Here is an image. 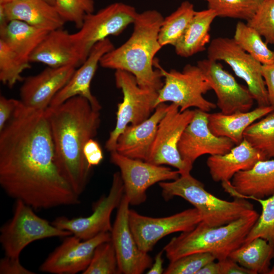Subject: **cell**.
Masks as SVG:
<instances>
[{
  "instance_id": "cell-1",
  "label": "cell",
  "mask_w": 274,
  "mask_h": 274,
  "mask_svg": "<svg viewBox=\"0 0 274 274\" xmlns=\"http://www.w3.org/2000/svg\"><path fill=\"white\" fill-rule=\"evenodd\" d=\"M0 185L36 210L80 203L56 164L45 111L27 109L20 100L0 131Z\"/></svg>"
},
{
  "instance_id": "cell-2",
  "label": "cell",
  "mask_w": 274,
  "mask_h": 274,
  "mask_svg": "<svg viewBox=\"0 0 274 274\" xmlns=\"http://www.w3.org/2000/svg\"><path fill=\"white\" fill-rule=\"evenodd\" d=\"M54 146L55 160L60 173L79 196L89 179L90 168L85 159V145L97 133L99 111L85 97L77 95L45 110Z\"/></svg>"
},
{
  "instance_id": "cell-3",
  "label": "cell",
  "mask_w": 274,
  "mask_h": 274,
  "mask_svg": "<svg viewBox=\"0 0 274 274\" xmlns=\"http://www.w3.org/2000/svg\"><path fill=\"white\" fill-rule=\"evenodd\" d=\"M163 18L155 10L138 13L129 38L106 53L100 59V66L129 72L140 87L158 91L163 85V77L158 69L154 68V62L162 47L158 35Z\"/></svg>"
},
{
  "instance_id": "cell-4",
  "label": "cell",
  "mask_w": 274,
  "mask_h": 274,
  "mask_svg": "<svg viewBox=\"0 0 274 274\" xmlns=\"http://www.w3.org/2000/svg\"><path fill=\"white\" fill-rule=\"evenodd\" d=\"M259 216L254 210L222 226H210L201 221L192 230L172 238L163 251L169 261L196 253H209L218 260L225 259L244 244Z\"/></svg>"
},
{
  "instance_id": "cell-5",
  "label": "cell",
  "mask_w": 274,
  "mask_h": 274,
  "mask_svg": "<svg viewBox=\"0 0 274 274\" xmlns=\"http://www.w3.org/2000/svg\"><path fill=\"white\" fill-rule=\"evenodd\" d=\"M159 185L165 200L175 196L183 198L197 210L202 221L210 226L229 224L254 210L253 204L245 198L235 197L227 201L218 198L190 174L180 175L171 182H161Z\"/></svg>"
},
{
  "instance_id": "cell-6",
  "label": "cell",
  "mask_w": 274,
  "mask_h": 274,
  "mask_svg": "<svg viewBox=\"0 0 274 274\" xmlns=\"http://www.w3.org/2000/svg\"><path fill=\"white\" fill-rule=\"evenodd\" d=\"M154 66L164 79L162 87L158 91L155 107L162 103L171 102L178 106L181 112L194 107L209 113L216 108V104L203 96L212 89L197 65L188 64L182 71L173 69L168 72L155 59Z\"/></svg>"
},
{
  "instance_id": "cell-7",
  "label": "cell",
  "mask_w": 274,
  "mask_h": 274,
  "mask_svg": "<svg viewBox=\"0 0 274 274\" xmlns=\"http://www.w3.org/2000/svg\"><path fill=\"white\" fill-rule=\"evenodd\" d=\"M33 209L22 201L16 200L12 218L0 229V242L6 256L18 258L23 250L33 242L73 235L40 217Z\"/></svg>"
},
{
  "instance_id": "cell-8",
  "label": "cell",
  "mask_w": 274,
  "mask_h": 274,
  "mask_svg": "<svg viewBox=\"0 0 274 274\" xmlns=\"http://www.w3.org/2000/svg\"><path fill=\"white\" fill-rule=\"evenodd\" d=\"M138 14L133 6L117 2L96 13L86 15L79 30L71 33L72 41L82 63L96 43L110 36L120 34L129 25L133 23Z\"/></svg>"
},
{
  "instance_id": "cell-9",
  "label": "cell",
  "mask_w": 274,
  "mask_h": 274,
  "mask_svg": "<svg viewBox=\"0 0 274 274\" xmlns=\"http://www.w3.org/2000/svg\"><path fill=\"white\" fill-rule=\"evenodd\" d=\"M115 80L123 100L118 104L116 125L106 143L110 152L115 151L118 138L128 125L140 124L151 116L158 95L157 91L140 87L135 77L126 71L116 70Z\"/></svg>"
},
{
  "instance_id": "cell-10",
  "label": "cell",
  "mask_w": 274,
  "mask_h": 274,
  "mask_svg": "<svg viewBox=\"0 0 274 274\" xmlns=\"http://www.w3.org/2000/svg\"><path fill=\"white\" fill-rule=\"evenodd\" d=\"M194 110L180 111L177 105H169L159 122L147 162L156 165H168L177 169L180 175L190 174L192 166L181 158L178 150L181 136L194 115Z\"/></svg>"
},
{
  "instance_id": "cell-11",
  "label": "cell",
  "mask_w": 274,
  "mask_h": 274,
  "mask_svg": "<svg viewBox=\"0 0 274 274\" xmlns=\"http://www.w3.org/2000/svg\"><path fill=\"white\" fill-rule=\"evenodd\" d=\"M208 58L223 61L243 79L259 107L269 106L262 73V64L241 48L233 38L213 39L207 48Z\"/></svg>"
},
{
  "instance_id": "cell-12",
  "label": "cell",
  "mask_w": 274,
  "mask_h": 274,
  "mask_svg": "<svg viewBox=\"0 0 274 274\" xmlns=\"http://www.w3.org/2000/svg\"><path fill=\"white\" fill-rule=\"evenodd\" d=\"M111 162L118 166L123 183L124 194L130 204L139 205L147 199L146 191L153 185L168 180H175L180 176L162 165L123 156L116 151L111 152Z\"/></svg>"
},
{
  "instance_id": "cell-13",
  "label": "cell",
  "mask_w": 274,
  "mask_h": 274,
  "mask_svg": "<svg viewBox=\"0 0 274 274\" xmlns=\"http://www.w3.org/2000/svg\"><path fill=\"white\" fill-rule=\"evenodd\" d=\"M129 226L140 250L148 253L163 237L177 232L193 229L202 221L199 213L195 208L161 218L143 216L129 210Z\"/></svg>"
},
{
  "instance_id": "cell-14",
  "label": "cell",
  "mask_w": 274,
  "mask_h": 274,
  "mask_svg": "<svg viewBox=\"0 0 274 274\" xmlns=\"http://www.w3.org/2000/svg\"><path fill=\"white\" fill-rule=\"evenodd\" d=\"M124 193L123 183L120 172L113 175L109 194L102 196L93 207L92 213L86 217L70 219L64 216L56 218L51 223L62 230L71 232L82 241L112 229L111 216L118 207Z\"/></svg>"
},
{
  "instance_id": "cell-15",
  "label": "cell",
  "mask_w": 274,
  "mask_h": 274,
  "mask_svg": "<svg viewBox=\"0 0 274 274\" xmlns=\"http://www.w3.org/2000/svg\"><path fill=\"white\" fill-rule=\"evenodd\" d=\"M193 119L184 130L178 144L182 159L193 167L200 156L224 154L235 145L228 138L213 134L209 126V113L196 109Z\"/></svg>"
},
{
  "instance_id": "cell-16",
  "label": "cell",
  "mask_w": 274,
  "mask_h": 274,
  "mask_svg": "<svg viewBox=\"0 0 274 274\" xmlns=\"http://www.w3.org/2000/svg\"><path fill=\"white\" fill-rule=\"evenodd\" d=\"M111 240L110 232H102L83 241L74 235L66 236L42 263L40 270L53 274L83 272L88 266L96 248Z\"/></svg>"
},
{
  "instance_id": "cell-17",
  "label": "cell",
  "mask_w": 274,
  "mask_h": 274,
  "mask_svg": "<svg viewBox=\"0 0 274 274\" xmlns=\"http://www.w3.org/2000/svg\"><path fill=\"white\" fill-rule=\"evenodd\" d=\"M197 65L207 78L217 96V106L222 113L229 114L250 111L254 101L248 87L239 84L218 61L207 58Z\"/></svg>"
},
{
  "instance_id": "cell-18",
  "label": "cell",
  "mask_w": 274,
  "mask_h": 274,
  "mask_svg": "<svg viewBox=\"0 0 274 274\" xmlns=\"http://www.w3.org/2000/svg\"><path fill=\"white\" fill-rule=\"evenodd\" d=\"M129 202L125 194L118 206L111 231L120 273L141 274L152 265L148 253L139 248L131 232L128 219Z\"/></svg>"
},
{
  "instance_id": "cell-19",
  "label": "cell",
  "mask_w": 274,
  "mask_h": 274,
  "mask_svg": "<svg viewBox=\"0 0 274 274\" xmlns=\"http://www.w3.org/2000/svg\"><path fill=\"white\" fill-rule=\"evenodd\" d=\"M76 69L72 65L48 66L37 75L27 77L20 89V101L27 109L45 111L55 95L70 80Z\"/></svg>"
},
{
  "instance_id": "cell-20",
  "label": "cell",
  "mask_w": 274,
  "mask_h": 274,
  "mask_svg": "<svg viewBox=\"0 0 274 274\" xmlns=\"http://www.w3.org/2000/svg\"><path fill=\"white\" fill-rule=\"evenodd\" d=\"M114 48L108 38L96 43L86 59L76 69L68 82L53 97L49 107L58 106L74 96L80 95L86 98L94 109L100 111L101 105L91 93L90 84L100 59Z\"/></svg>"
},
{
  "instance_id": "cell-21",
  "label": "cell",
  "mask_w": 274,
  "mask_h": 274,
  "mask_svg": "<svg viewBox=\"0 0 274 274\" xmlns=\"http://www.w3.org/2000/svg\"><path fill=\"white\" fill-rule=\"evenodd\" d=\"M225 191L235 197L263 199L274 194V159L261 160L242 170L231 181L222 182Z\"/></svg>"
},
{
  "instance_id": "cell-22",
  "label": "cell",
  "mask_w": 274,
  "mask_h": 274,
  "mask_svg": "<svg viewBox=\"0 0 274 274\" xmlns=\"http://www.w3.org/2000/svg\"><path fill=\"white\" fill-rule=\"evenodd\" d=\"M168 107L165 103L160 104L148 119L138 125H128L119 136L115 151L126 157L147 161L158 124Z\"/></svg>"
},
{
  "instance_id": "cell-23",
  "label": "cell",
  "mask_w": 274,
  "mask_h": 274,
  "mask_svg": "<svg viewBox=\"0 0 274 274\" xmlns=\"http://www.w3.org/2000/svg\"><path fill=\"white\" fill-rule=\"evenodd\" d=\"M30 62L42 63L52 67L82 64L71 33L62 28L50 31L31 54Z\"/></svg>"
},
{
  "instance_id": "cell-24",
  "label": "cell",
  "mask_w": 274,
  "mask_h": 274,
  "mask_svg": "<svg viewBox=\"0 0 274 274\" xmlns=\"http://www.w3.org/2000/svg\"><path fill=\"white\" fill-rule=\"evenodd\" d=\"M265 159L262 153L244 139L226 153L210 155L206 162L213 180L222 183L230 181L237 173L250 169Z\"/></svg>"
},
{
  "instance_id": "cell-25",
  "label": "cell",
  "mask_w": 274,
  "mask_h": 274,
  "mask_svg": "<svg viewBox=\"0 0 274 274\" xmlns=\"http://www.w3.org/2000/svg\"><path fill=\"white\" fill-rule=\"evenodd\" d=\"M1 5L9 22L19 20L48 31L62 28L65 22L55 7L43 0H13Z\"/></svg>"
},
{
  "instance_id": "cell-26",
  "label": "cell",
  "mask_w": 274,
  "mask_h": 274,
  "mask_svg": "<svg viewBox=\"0 0 274 274\" xmlns=\"http://www.w3.org/2000/svg\"><path fill=\"white\" fill-rule=\"evenodd\" d=\"M273 110L272 107L268 106H258L245 112L209 113V126L213 134L228 138L236 145L244 140V133L250 125Z\"/></svg>"
},
{
  "instance_id": "cell-27",
  "label": "cell",
  "mask_w": 274,
  "mask_h": 274,
  "mask_svg": "<svg viewBox=\"0 0 274 274\" xmlns=\"http://www.w3.org/2000/svg\"><path fill=\"white\" fill-rule=\"evenodd\" d=\"M215 12L210 9L195 11L184 33L175 45L177 54L188 57L206 50L210 41L211 25L217 17Z\"/></svg>"
},
{
  "instance_id": "cell-28",
  "label": "cell",
  "mask_w": 274,
  "mask_h": 274,
  "mask_svg": "<svg viewBox=\"0 0 274 274\" xmlns=\"http://www.w3.org/2000/svg\"><path fill=\"white\" fill-rule=\"evenodd\" d=\"M49 32L21 21L13 20L0 27V40L22 60L30 63L31 54Z\"/></svg>"
},
{
  "instance_id": "cell-29",
  "label": "cell",
  "mask_w": 274,
  "mask_h": 274,
  "mask_svg": "<svg viewBox=\"0 0 274 274\" xmlns=\"http://www.w3.org/2000/svg\"><path fill=\"white\" fill-rule=\"evenodd\" d=\"M228 257L253 274H268L270 262L274 259V245L256 237L234 250Z\"/></svg>"
},
{
  "instance_id": "cell-30",
  "label": "cell",
  "mask_w": 274,
  "mask_h": 274,
  "mask_svg": "<svg viewBox=\"0 0 274 274\" xmlns=\"http://www.w3.org/2000/svg\"><path fill=\"white\" fill-rule=\"evenodd\" d=\"M233 39L241 48L262 65L274 63V51L268 48L260 35L247 23L239 21L236 24Z\"/></svg>"
},
{
  "instance_id": "cell-31",
  "label": "cell",
  "mask_w": 274,
  "mask_h": 274,
  "mask_svg": "<svg viewBox=\"0 0 274 274\" xmlns=\"http://www.w3.org/2000/svg\"><path fill=\"white\" fill-rule=\"evenodd\" d=\"M194 6L188 1L182 2L172 14L163 18L158 40L162 47L175 46L184 33L195 12Z\"/></svg>"
},
{
  "instance_id": "cell-32",
  "label": "cell",
  "mask_w": 274,
  "mask_h": 274,
  "mask_svg": "<svg viewBox=\"0 0 274 274\" xmlns=\"http://www.w3.org/2000/svg\"><path fill=\"white\" fill-rule=\"evenodd\" d=\"M243 136L266 159H274V110L250 125Z\"/></svg>"
},
{
  "instance_id": "cell-33",
  "label": "cell",
  "mask_w": 274,
  "mask_h": 274,
  "mask_svg": "<svg viewBox=\"0 0 274 274\" xmlns=\"http://www.w3.org/2000/svg\"><path fill=\"white\" fill-rule=\"evenodd\" d=\"M208 9L217 17L241 19L247 22L255 14L264 0H204Z\"/></svg>"
},
{
  "instance_id": "cell-34",
  "label": "cell",
  "mask_w": 274,
  "mask_h": 274,
  "mask_svg": "<svg viewBox=\"0 0 274 274\" xmlns=\"http://www.w3.org/2000/svg\"><path fill=\"white\" fill-rule=\"evenodd\" d=\"M7 44L0 40V81L9 88L22 80L21 74L30 68Z\"/></svg>"
},
{
  "instance_id": "cell-35",
  "label": "cell",
  "mask_w": 274,
  "mask_h": 274,
  "mask_svg": "<svg viewBox=\"0 0 274 274\" xmlns=\"http://www.w3.org/2000/svg\"><path fill=\"white\" fill-rule=\"evenodd\" d=\"M260 203L262 212L246 236L244 244L255 238L261 237L274 245V194L266 199H255Z\"/></svg>"
},
{
  "instance_id": "cell-36",
  "label": "cell",
  "mask_w": 274,
  "mask_h": 274,
  "mask_svg": "<svg viewBox=\"0 0 274 274\" xmlns=\"http://www.w3.org/2000/svg\"><path fill=\"white\" fill-rule=\"evenodd\" d=\"M83 274H118V260L111 240L99 245L95 249L91 260Z\"/></svg>"
},
{
  "instance_id": "cell-37",
  "label": "cell",
  "mask_w": 274,
  "mask_h": 274,
  "mask_svg": "<svg viewBox=\"0 0 274 274\" xmlns=\"http://www.w3.org/2000/svg\"><path fill=\"white\" fill-rule=\"evenodd\" d=\"M57 11L65 22L74 24L80 28L86 15L93 13V0H55Z\"/></svg>"
},
{
  "instance_id": "cell-38",
  "label": "cell",
  "mask_w": 274,
  "mask_h": 274,
  "mask_svg": "<svg viewBox=\"0 0 274 274\" xmlns=\"http://www.w3.org/2000/svg\"><path fill=\"white\" fill-rule=\"evenodd\" d=\"M247 23L264 37L267 44L274 45V0H264Z\"/></svg>"
},
{
  "instance_id": "cell-39",
  "label": "cell",
  "mask_w": 274,
  "mask_h": 274,
  "mask_svg": "<svg viewBox=\"0 0 274 274\" xmlns=\"http://www.w3.org/2000/svg\"><path fill=\"white\" fill-rule=\"evenodd\" d=\"M216 258L209 253H196L185 255L170 263L164 274H197L207 263Z\"/></svg>"
},
{
  "instance_id": "cell-40",
  "label": "cell",
  "mask_w": 274,
  "mask_h": 274,
  "mask_svg": "<svg viewBox=\"0 0 274 274\" xmlns=\"http://www.w3.org/2000/svg\"><path fill=\"white\" fill-rule=\"evenodd\" d=\"M83 153L90 168L98 165L104 158L101 148L98 143L91 139L85 145Z\"/></svg>"
},
{
  "instance_id": "cell-41",
  "label": "cell",
  "mask_w": 274,
  "mask_h": 274,
  "mask_svg": "<svg viewBox=\"0 0 274 274\" xmlns=\"http://www.w3.org/2000/svg\"><path fill=\"white\" fill-rule=\"evenodd\" d=\"M1 274H34L20 263L19 257L6 256L0 260Z\"/></svg>"
},
{
  "instance_id": "cell-42",
  "label": "cell",
  "mask_w": 274,
  "mask_h": 274,
  "mask_svg": "<svg viewBox=\"0 0 274 274\" xmlns=\"http://www.w3.org/2000/svg\"><path fill=\"white\" fill-rule=\"evenodd\" d=\"M19 100L8 98L1 95L0 97V131L12 117Z\"/></svg>"
},
{
  "instance_id": "cell-43",
  "label": "cell",
  "mask_w": 274,
  "mask_h": 274,
  "mask_svg": "<svg viewBox=\"0 0 274 274\" xmlns=\"http://www.w3.org/2000/svg\"><path fill=\"white\" fill-rule=\"evenodd\" d=\"M262 73L266 88L269 106L274 109V63L262 65Z\"/></svg>"
},
{
  "instance_id": "cell-44",
  "label": "cell",
  "mask_w": 274,
  "mask_h": 274,
  "mask_svg": "<svg viewBox=\"0 0 274 274\" xmlns=\"http://www.w3.org/2000/svg\"><path fill=\"white\" fill-rule=\"evenodd\" d=\"M218 262L221 274H253V272L241 266L229 257L218 260Z\"/></svg>"
},
{
  "instance_id": "cell-45",
  "label": "cell",
  "mask_w": 274,
  "mask_h": 274,
  "mask_svg": "<svg viewBox=\"0 0 274 274\" xmlns=\"http://www.w3.org/2000/svg\"><path fill=\"white\" fill-rule=\"evenodd\" d=\"M163 251L158 252L154 259V262L152 264L149 271L147 272L148 274H162L164 273L163 268V259L162 254Z\"/></svg>"
},
{
  "instance_id": "cell-46",
  "label": "cell",
  "mask_w": 274,
  "mask_h": 274,
  "mask_svg": "<svg viewBox=\"0 0 274 274\" xmlns=\"http://www.w3.org/2000/svg\"><path fill=\"white\" fill-rule=\"evenodd\" d=\"M197 274H221L220 267L218 261H211L206 264Z\"/></svg>"
},
{
  "instance_id": "cell-47",
  "label": "cell",
  "mask_w": 274,
  "mask_h": 274,
  "mask_svg": "<svg viewBox=\"0 0 274 274\" xmlns=\"http://www.w3.org/2000/svg\"><path fill=\"white\" fill-rule=\"evenodd\" d=\"M47 2V3L51 5L52 6H54L55 4V0H43Z\"/></svg>"
},
{
  "instance_id": "cell-48",
  "label": "cell",
  "mask_w": 274,
  "mask_h": 274,
  "mask_svg": "<svg viewBox=\"0 0 274 274\" xmlns=\"http://www.w3.org/2000/svg\"><path fill=\"white\" fill-rule=\"evenodd\" d=\"M13 0H0V5H5Z\"/></svg>"
},
{
  "instance_id": "cell-49",
  "label": "cell",
  "mask_w": 274,
  "mask_h": 274,
  "mask_svg": "<svg viewBox=\"0 0 274 274\" xmlns=\"http://www.w3.org/2000/svg\"><path fill=\"white\" fill-rule=\"evenodd\" d=\"M268 274H274V266H273L272 267L270 268Z\"/></svg>"
}]
</instances>
